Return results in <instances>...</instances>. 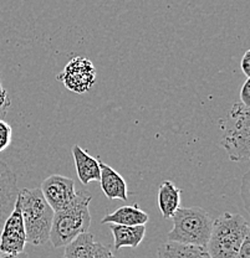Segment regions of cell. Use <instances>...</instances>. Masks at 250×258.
<instances>
[{
    "instance_id": "cell-7",
    "label": "cell",
    "mask_w": 250,
    "mask_h": 258,
    "mask_svg": "<svg viewBox=\"0 0 250 258\" xmlns=\"http://www.w3.org/2000/svg\"><path fill=\"white\" fill-rule=\"evenodd\" d=\"M26 244V232L21 215L20 203L15 200L14 209L3 225L0 232V253L17 254L24 252Z\"/></svg>"
},
{
    "instance_id": "cell-3",
    "label": "cell",
    "mask_w": 250,
    "mask_h": 258,
    "mask_svg": "<svg viewBox=\"0 0 250 258\" xmlns=\"http://www.w3.org/2000/svg\"><path fill=\"white\" fill-rule=\"evenodd\" d=\"M250 228L240 214L224 212L213 221L207 251L212 258H235Z\"/></svg>"
},
{
    "instance_id": "cell-15",
    "label": "cell",
    "mask_w": 250,
    "mask_h": 258,
    "mask_svg": "<svg viewBox=\"0 0 250 258\" xmlns=\"http://www.w3.org/2000/svg\"><path fill=\"white\" fill-rule=\"evenodd\" d=\"M158 258H212L204 247L167 241L157 251Z\"/></svg>"
},
{
    "instance_id": "cell-12",
    "label": "cell",
    "mask_w": 250,
    "mask_h": 258,
    "mask_svg": "<svg viewBox=\"0 0 250 258\" xmlns=\"http://www.w3.org/2000/svg\"><path fill=\"white\" fill-rule=\"evenodd\" d=\"M110 230L114 235V247L116 249H121L123 247L137 248L146 235L144 225L127 226L110 224Z\"/></svg>"
},
{
    "instance_id": "cell-10",
    "label": "cell",
    "mask_w": 250,
    "mask_h": 258,
    "mask_svg": "<svg viewBox=\"0 0 250 258\" xmlns=\"http://www.w3.org/2000/svg\"><path fill=\"white\" fill-rule=\"evenodd\" d=\"M101 189L110 200H128V187L122 175L114 168L100 161Z\"/></svg>"
},
{
    "instance_id": "cell-8",
    "label": "cell",
    "mask_w": 250,
    "mask_h": 258,
    "mask_svg": "<svg viewBox=\"0 0 250 258\" xmlns=\"http://www.w3.org/2000/svg\"><path fill=\"white\" fill-rule=\"evenodd\" d=\"M40 190L54 211L66 208L76 195L74 180L58 174L46 177Z\"/></svg>"
},
{
    "instance_id": "cell-18",
    "label": "cell",
    "mask_w": 250,
    "mask_h": 258,
    "mask_svg": "<svg viewBox=\"0 0 250 258\" xmlns=\"http://www.w3.org/2000/svg\"><path fill=\"white\" fill-rule=\"evenodd\" d=\"M10 106H12V101L8 95V91L3 87L2 79H0V119H4Z\"/></svg>"
},
{
    "instance_id": "cell-20",
    "label": "cell",
    "mask_w": 250,
    "mask_h": 258,
    "mask_svg": "<svg viewBox=\"0 0 250 258\" xmlns=\"http://www.w3.org/2000/svg\"><path fill=\"white\" fill-rule=\"evenodd\" d=\"M240 102L250 108V79H246L240 88Z\"/></svg>"
},
{
    "instance_id": "cell-5",
    "label": "cell",
    "mask_w": 250,
    "mask_h": 258,
    "mask_svg": "<svg viewBox=\"0 0 250 258\" xmlns=\"http://www.w3.org/2000/svg\"><path fill=\"white\" fill-rule=\"evenodd\" d=\"M172 220L173 228L167 236L168 241L206 248L213 226V220L206 210L198 206L178 208Z\"/></svg>"
},
{
    "instance_id": "cell-13",
    "label": "cell",
    "mask_w": 250,
    "mask_h": 258,
    "mask_svg": "<svg viewBox=\"0 0 250 258\" xmlns=\"http://www.w3.org/2000/svg\"><path fill=\"white\" fill-rule=\"evenodd\" d=\"M149 216L147 212L139 208L137 204L134 205H125L115 210L111 214H107L101 220V224H117V225H146Z\"/></svg>"
},
{
    "instance_id": "cell-9",
    "label": "cell",
    "mask_w": 250,
    "mask_h": 258,
    "mask_svg": "<svg viewBox=\"0 0 250 258\" xmlns=\"http://www.w3.org/2000/svg\"><path fill=\"white\" fill-rule=\"evenodd\" d=\"M18 191L17 175L7 164L0 160V232L5 220L14 209Z\"/></svg>"
},
{
    "instance_id": "cell-24",
    "label": "cell",
    "mask_w": 250,
    "mask_h": 258,
    "mask_svg": "<svg viewBox=\"0 0 250 258\" xmlns=\"http://www.w3.org/2000/svg\"><path fill=\"white\" fill-rule=\"evenodd\" d=\"M0 258H29V256L25 253V252H20V253H17V254L0 253Z\"/></svg>"
},
{
    "instance_id": "cell-2",
    "label": "cell",
    "mask_w": 250,
    "mask_h": 258,
    "mask_svg": "<svg viewBox=\"0 0 250 258\" xmlns=\"http://www.w3.org/2000/svg\"><path fill=\"white\" fill-rule=\"evenodd\" d=\"M17 198L25 226L26 242L35 246L45 244L49 241L55 211L45 200L40 189L24 187L19 190Z\"/></svg>"
},
{
    "instance_id": "cell-16",
    "label": "cell",
    "mask_w": 250,
    "mask_h": 258,
    "mask_svg": "<svg viewBox=\"0 0 250 258\" xmlns=\"http://www.w3.org/2000/svg\"><path fill=\"white\" fill-rule=\"evenodd\" d=\"M64 247L65 252L63 258H95L96 242L90 232L81 233Z\"/></svg>"
},
{
    "instance_id": "cell-19",
    "label": "cell",
    "mask_w": 250,
    "mask_h": 258,
    "mask_svg": "<svg viewBox=\"0 0 250 258\" xmlns=\"http://www.w3.org/2000/svg\"><path fill=\"white\" fill-rule=\"evenodd\" d=\"M95 258H116L115 254L112 253L111 249L105 244L96 242V249H95Z\"/></svg>"
},
{
    "instance_id": "cell-4",
    "label": "cell",
    "mask_w": 250,
    "mask_h": 258,
    "mask_svg": "<svg viewBox=\"0 0 250 258\" xmlns=\"http://www.w3.org/2000/svg\"><path fill=\"white\" fill-rule=\"evenodd\" d=\"M220 145L232 161L250 158V108L238 102L222 120Z\"/></svg>"
},
{
    "instance_id": "cell-21",
    "label": "cell",
    "mask_w": 250,
    "mask_h": 258,
    "mask_svg": "<svg viewBox=\"0 0 250 258\" xmlns=\"http://www.w3.org/2000/svg\"><path fill=\"white\" fill-rule=\"evenodd\" d=\"M248 176H249V173H246L245 175H244V179H243V184H241V189H240V195L243 196L244 199V205H245L246 208V211H249V205H248V200H249V182H248Z\"/></svg>"
},
{
    "instance_id": "cell-23",
    "label": "cell",
    "mask_w": 250,
    "mask_h": 258,
    "mask_svg": "<svg viewBox=\"0 0 250 258\" xmlns=\"http://www.w3.org/2000/svg\"><path fill=\"white\" fill-rule=\"evenodd\" d=\"M235 258H250V235L245 237Z\"/></svg>"
},
{
    "instance_id": "cell-6",
    "label": "cell",
    "mask_w": 250,
    "mask_h": 258,
    "mask_svg": "<svg viewBox=\"0 0 250 258\" xmlns=\"http://www.w3.org/2000/svg\"><path fill=\"white\" fill-rule=\"evenodd\" d=\"M58 80L64 83L69 91L75 93H86L95 86L96 69L91 60L76 56L67 62L65 69L58 75Z\"/></svg>"
},
{
    "instance_id": "cell-1",
    "label": "cell",
    "mask_w": 250,
    "mask_h": 258,
    "mask_svg": "<svg viewBox=\"0 0 250 258\" xmlns=\"http://www.w3.org/2000/svg\"><path fill=\"white\" fill-rule=\"evenodd\" d=\"M91 195L86 190L76 191L75 199L66 208L54 212L49 241L54 248L66 246L91 226Z\"/></svg>"
},
{
    "instance_id": "cell-14",
    "label": "cell",
    "mask_w": 250,
    "mask_h": 258,
    "mask_svg": "<svg viewBox=\"0 0 250 258\" xmlns=\"http://www.w3.org/2000/svg\"><path fill=\"white\" fill-rule=\"evenodd\" d=\"M181 189L174 185L171 180H165L160 185L158 189V208L163 219L169 220L174 215V212L181 208Z\"/></svg>"
},
{
    "instance_id": "cell-22",
    "label": "cell",
    "mask_w": 250,
    "mask_h": 258,
    "mask_svg": "<svg viewBox=\"0 0 250 258\" xmlns=\"http://www.w3.org/2000/svg\"><path fill=\"white\" fill-rule=\"evenodd\" d=\"M240 67L246 79H250V50H246L240 61Z\"/></svg>"
},
{
    "instance_id": "cell-11",
    "label": "cell",
    "mask_w": 250,
    "mask_h": 258,
    "mask_svg": "<svg viewBox=\"0 0 250 258\" xmlns=\"http://www.w3.org/2000/svg\"><path fill=\"white\" fill-rule=\"evenodd\" d=\"M76 174L82 185H88L92 181H100V161L91 157L80 145H74L72 148Z\"/></svg>"
},
{
    "instance_id": "cell-17",
    "label": "cell",
    "mask_w": 250,
    "mask_h": 258,
    "mask_svg": "<svg viewBox=\"0 0 250 258\" xmlns=\"http://www.w3.org/2000/svg\"><path fill=\"white\" fill-rule=\"evenodd\" d=\"M13 138V129L12 125L4 119H0V153L4 152L10 143Z\"/></svg>"
}]
</instances>
